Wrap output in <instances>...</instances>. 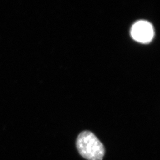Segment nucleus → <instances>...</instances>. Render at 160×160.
I'll use <instances>...</instances> for the list:
<instances>
[{
	"label": "nucleus",
	"mask_w": 160,
	"mask_h": 160,
	"mask_svg": "<svg viewBox=\"0 0 160 160\" xmlns=\"http://www.w3.org/2000/svg\"><path fill=\"white\" fill-rule=\"evenodd\" d=\"M76 146L80 155L88 160H102L105 153L103 143L93 133L88 131L79 134Z\"/></svg>",
	"instance_id": "nucleus-1"
},
{
	"label": "nucleus",
	"mask_w": 160,
	"mask_h": 160,
	"mask_svg": "<svg viewBox=\"0 0 160 160\" xmlns=\"http://www.w3.org/2000/svg\"><path fill=\"white\" fill-rule=\"evenodd\" d=\"M135 41L141 43H148L152 39L154 30L151 23L146 21H138L134 24L131 31Z\"/></svg>",
	"instance_id": "nucleus-2"
}]
</instances>
